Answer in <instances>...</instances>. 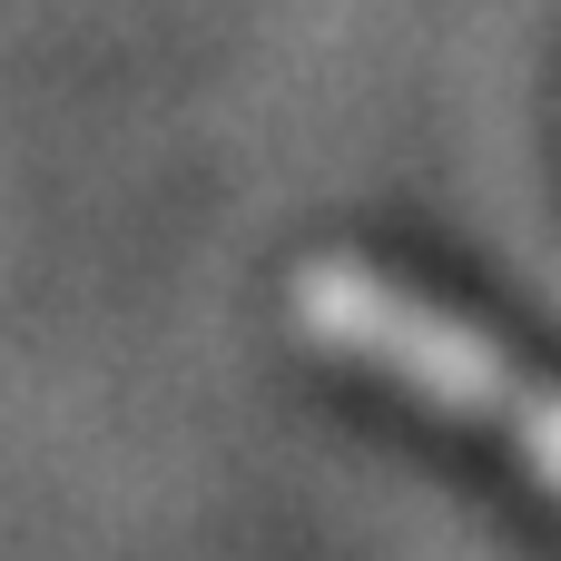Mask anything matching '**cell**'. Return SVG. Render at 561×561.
Wrapping results in <instances>:
<instances>
[{
  "mask_svg": "<svg viewBox=\"0 0 561 561\" xmlns=\"http://www.w3.org/2000/svg\"><path fill=\"white\" fill-rule=\"evenodd\" d=\"M286 316L316 355L414 394L424 414L473 424L483 444H503L533 483L561 493V385L533 375L503 335H483L473 316L434 306L424 286H404L375 256H306L286 276Z\"/></svg>",
  "mask_w": 561,
  "mask_h": 561,
  "instance_id": "6da1fadb",
  "label": "cell"
}]
</instances>
